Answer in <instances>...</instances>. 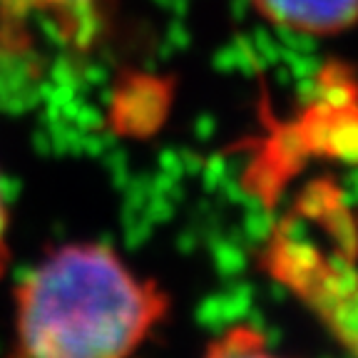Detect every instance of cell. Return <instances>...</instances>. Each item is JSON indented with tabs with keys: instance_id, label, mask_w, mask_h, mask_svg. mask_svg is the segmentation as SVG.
I'll return each mask as SVG.
<instances>
[{
	"instance_id": "cell-1",
	"label": "cell",
	"mask_w": 358,
	"mask_h": 358,
	"mask_svg": "<svg viewBox=\"0 0 358 358\" xmlns=\"http://www.w3.org/2000/svg\"><path fill=\"white\" fill-rule=\"evenodd\" d=\"M169 296L112 246L67 241L13 291V353L28 358H122L167 319Z\"/></svg>"
},
{
	"instance_id": "cell-2",
	"label": "cell",
	"mask_w": 358,
	"mask_h": 358,
	"mask_svg": "<svg viewBox=\"0 0 358 358\" xmlns=\"http://www.w3.org/2000/svg\"><path fill=\"white\" fill-rule=\"evenodd\" d=\"M262 257L268 274L346 351L358 353V264L289 229L276 231Z\"/></svg>"
},
{
	"instance_id": "cell-3",
	"label": "cell",
	"mask_w": 358,
	"mask_h": 358,
	"mask_svg": "<svg viewBox=\"0 0 358 358\" xmlns=\"http://www.w3.org/2000/svg\"><path fill=\"white\" fill-rule=\"evenodd\" d=\"M112 0H0V20L20 30L28 20H45L57 38L75 50H87L100 40Z\"/></svg>"
},
{
	"instance_id": "cell-4",
	"label": "cell",
	"mask_w": 358,
	"mask_h": 358,
	"mask_svg": "<svg viewBox=\"0 0 358 358\" xmlns=\"http://www.w3.org/2000/svg\"><path fill=\"white\" fill-rule=\"evenodd\" d=\"M262 20L286 33L334 38L358 25V0H249Z\"/></svg>"
},
{
	"instance_id": "cell-5",
	"label": "cell",
	"mask_w": 358,
	"mask_h": 358,
	"mask_svg": "<svg viewBox=\"0 0 358 358\" xmlns=\"http://www.w3.org/2000/svg\"><path fill=\"white\" fill-rule=\"evenodd\" d=\"M8 266H10V204L0 174V279L8 274Z\"/></svg>"
}]
</instances>
